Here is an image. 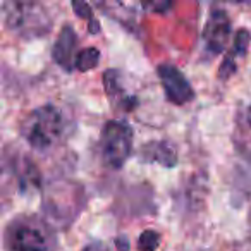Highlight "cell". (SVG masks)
I'll use <instances>...</instances> for the list:
<instances>
[{"mask_svg":"<svg viewBox=\"0 0 251 251\" xmlns=\"http://www.w3.org/2000/svg\"><path fill=\"white\" fill-rule=\"evenodd\" d=\"M117 246H119V251H129V241H127V237H124V236H121V237H117Z\"/></svg>","mask_w":251,"mask_h":251,"instance_id":"14","label":"cell"},{"mask_svg":"<svg viewBox=\"0 0 251 251\" xmlns=\"http://www.w3.org/2000/svg\"><path fill=\"white\" fill-rule=\"evenodd\" d=\"M143 158L147 162H157L164 167H174L177 164V153L165 141H151L143 147Z\"/></svg>","mask_w":251,"mask_h":251,"instance_id":"9","label":"cell"},{"mask_svg":"<svg viewBox=\"0 0 251 251\" xmlns=\"http://www.w3.org/2000/svg\"><path fill=\"white\" fill-rule=\"evenodd\" d=\"M4 23L12 31H23L28 35L31 29L40 31L43 28L45 11L35 2H4L2 5Z\"/></svg>","mask_w":251,"mask_h":251,"instance_id":"3","label":"cell"},{"mask_svg":"<svg viewBox=\"0 0 251 251\" xmlns=\"http://www.w3.org/2000/svg\"><path fill=\"white\" fill-rule=\"evenodd\" d=\"M160 246V234L157 230H143L138 239V248L140 251H155Z\"/></svg>","mask_w":251,"mask_h":251,"instance_id":"12","label":"cell"},{"mask_svg":"<svg viewBox=\"0 0 251 251\" xmlns=\"http://www.w3.org/2000/svg\"><path fill=\"white\" fill-rule=\"evenodd\" d=\"M122 76L117 69H108L103 73V88L105 93H107L108 100L112 101L114 107L126 108V110H131V108L136 105V97L129 95L126 91V86L122 84Z\"/></svg>","mask_w":251,"mask_h":251,"instance_id":"8","label":"cell"},{"mask_svg":"<svg viewBox=\"0 0 251 251\" xmlns=\"http://www.w3.org/2000/svg\"><path fill=\"white\" fill-rule=\"evenodd\" d=\"M230 35H232V26H230L227 12L220 11V9L210 12L205 28H203V40H205L206 50L213 55L224 52L227 49Z\"/></svg>","mask_w":251,"mask_h":251,"instance_id":"6","label":"cell"},{"mask_svg":"<svg viewBox=\"0 0 251 251\" xmlns=\"http://www.w3.org/2000/svg\"><path fill=\"white\" fill-rule=\"evenodd\" d=\"M250 40H251V35L248 29H237L236 35H234V45H232V50L229 52L230 59H243L244 55L248 53V47H250Z\"/></svg>","mask_w":251,"mask_h":251,"instance_id":"11","label":"cell"},{"mask_svg":"<svg viewBox=\"0 0 251 251\" xmlns=\"http://www.w3.org/2000/svg\"><path fill=\"white\" fill-rule=\"evenodd\" d=\"M157 74L169 101H172L176 105H184L195 98L193 86L176 66H172V64H160L157 67Z\"/></svg>","mask_w":251,"mask_h":251,"instance_id":"5","label":"cell"},{"mask_svg":"<svg viewBox=\"0 0 251 251\" xmlns=\"http://www.w3.org/2000/svg\"><path fill=\"white\" fill-rule=\"evenodd\" d=\"M21 133L35 150H50L66 133V119L55 105H42L26 115L21 124Z\"/></svg>","mask_w":251,"mask_h":251,"instance_id":"1","label":"cell"},{"mask_svg":"<svg viewBox=\"0 0 251 251\" xmlns=\"http://www.w3.org/2000/svg\"><path fill=\"white\" fill-rule=\"evenodd\" d=\"M73 9L76 11V14L79 16V18L88 19V25H90V33H98V31H100V28H98L100 25H98V21H95L90 4H86V2H73Z\"/></svg>","mask_w":251,"mask_h":251,"instance_id":"13","label":"cell"},{"mask_svg":"<svg viewBox=\"0 0 251 251\" xmlns=\"http://www.w3.org/2000/svg\"><path fill=\"white\" fill-rule=\"evenodd\" d=\"M246 117H248V124H250V127H251V107L248 108V115H246Z\"/></svg>","mask_w":251,"mask_h":251,"instance_id":"15","label":"cell"},{"mask_svg":"<svg viewBox=\"0 0 251 251\" xmlns=\"http://www.w3.org/2000/svg\"><path fill=\"white\" fill-rule=\"evenodd\" d=\"M76 47H77V36L76 31L73 29V26H64L60 29L59 36H57L55 43L52 49V57L60 67H64L66 71H71L76 62Z\"/></svg>","mask_w":251,"mask_h":251,"instance_id":"7","label":"cell"},{"mask_svg":"<svg viewBox=\"0 0 251 251\" xmlns=\"http://www.w3.org/2000/svg\"><path fill=\"white\" fill-rule=\"evenodd\" d=\"M9 251H50L49 234L35 220H18L7 234Z\"/></svg>","mask_w":251,"mask_h":251,"instance_id":"4","label":"cell"},{"mask_svg":"<svg viewBox=\"0 0 251 251\" xmlns=\"http://www.w3.org/2000/svg\"><path fill=\"white\" fill-rule=\"evenodd\" d=\"M101 160L107 167L121 169L133 151V129L126 121L112 119L101 129Z\"/></svg>","mask_w":251,"mask_h":251,"instance_id":"2","label":"cell"},{"mask_svg":"<svg viewBox=\"0 0 251 251\" xmlns=\"http://www.w3.org/2000/svg\"><path fill=\"white\" fill-rule=\"evenodd\" d=\"M100 62V50L95 49V47H88V49H83L81 52H77L76 62H74V67L77 71H91L98 66Z\"/></svg>","mask_w":251,"mask_h":251,"instance_id":"10","label":"cell"}]
</instances>
